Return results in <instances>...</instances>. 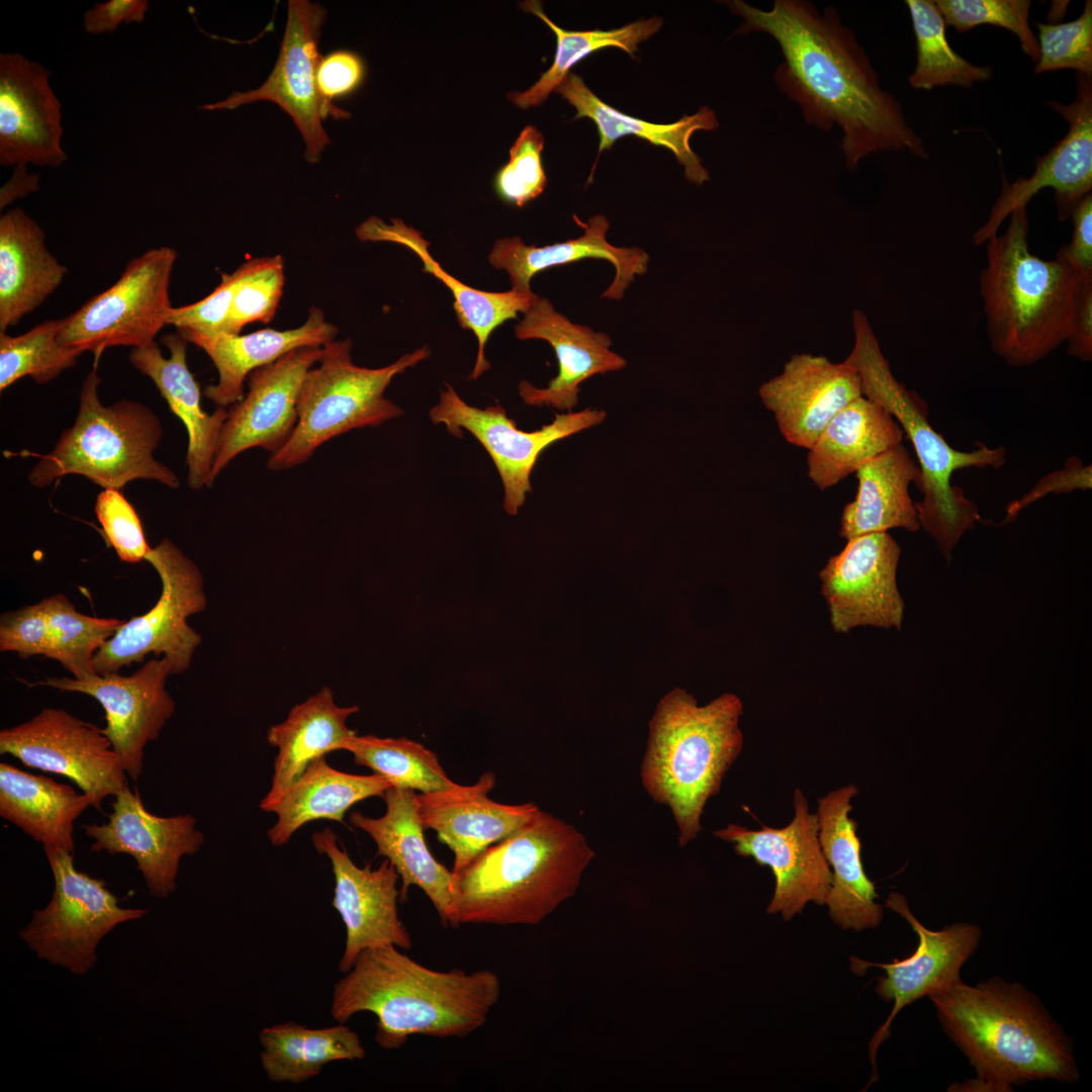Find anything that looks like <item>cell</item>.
<instances>
[{"instance_id": "obj_11", "label": "cell", "mask_w": 1092, "mask_h": 1092, "mask_svg": "<svg viewBox=\"0 0 1092 1092\" xmlns=\"http://www.w3.org/2000/svg\"><path fill=\"white\" fill-rule=\"evenodd\" d=\"M175 250L160 247L130 260L119 278L64 318L58 342L65 348L92 352L97 366L111 347L144 348L167 325L169 285Z\"/></svg>"}, {"instance_id": "obj_10", "label": "cell", "mask_w": 1092, "mask_h": 1092, "mask_svg": "<svg viewBox=\"0 0 1092 1092\" xmlns=\"http://www.w3.org/2000/svg\"><path fill=\"white\" fill-rule=\"evenodd\" d=\"M55 880L49 904L34 910L20 938L38 959L84 975L97 960L100 940L118 924L143 918L149 909L123 908L100 879L79 872L73 854L43 845Z\"/></svg>"}, {"instance_id": "obj_39", "label": "cell", "mask_w": 1092, "mask_h": 1092, "mask_svg": "<svg viewBox=\"0 0 1092 1092\" xmlns=\"http://www.w3.org/2000/svg\"><path fill=\"white\" fill-rule=\"evenodd\" d=\"M392 784L380 775H353L331 766L326 757L312 761L265 812L276 815L267 836L275 846L285 844L303 825L316 820L344 823L358 802L381 797Z\"/></svg>"}, {"instance_id": "obj_27", "label": "cell", "mask_w": 1092, "mask_h": 1092, "mask_svg": "<svg viewBox=\"0 0 1092 1092\" xmlns=\"http://www.w3.org/2000/svg\"><path fill=\"white\" fill-rule=\"evenodd\" d=\"M415 790L391 786L382 796L386 810L378 817L351 812L349 822L374 841L377 856L395 868L401 879L400 902L417 886L430 899L444 927H454L453 872L431 853L425 838Z\"/></svg>"}, {"instance_id": "obj_37", "label": "cell", "mask_w": 1092, "mask_h": 1092, "mask_svg": "<svg viewBox=\"0 0 1092 1092\" xmlns=\"http://www.w3.org/2000/svg\"><path fill=\"white\" fill-rule=\"evenodd\" d=\"M857 491L845 505L840 536L846 540L902 528L920 529L915 503L909 493L920 470L904 445L898 444L861 464L855 471Z\"/></svg>"}, {"instance_id": "obj_8", "label": "cell", "mask_w": 1092, "mask_h": 1092, "mask_svg": "<svg viewBox=\"0 0 1092 1092\" xmlns=\"http://www.w3.org/2000/svg\"><path fill=\"white\" fill-rule=\"evenodd\" d=\"M100 382L94 365L83 381L74 425L51 452L38 455L29 482L46 487L65 475L78 474L104 489H119L134 479L179 487L178 476L153 455L163 435L159 417L133 400L104 405L98 396Z\"/></svg>"}, {"instance_id": "obj_50", "label": "cell", "mask_w": 1092, "mask_h": 1092, "mask_svg": "<svg viewBox=\"0 0 1092 1092\" xmlns=\"http://www.w3.org/2000/svg\"><path fill=\"white\" fill-rule=\"evenodd\" d=\"M543 147V134L536 127L528 125L521 131L510 150L509 162L495 177V190L503 200L522 207L544 191Z\"/></svg>"}, {"instance_id": "obj_42", "label": "cell", "mask_w": 1092, "mask_h": 1092, "mask_svg": "<svg viewBox=\"0 0 1092 1092\" xmlns=\"http://www.w3.org/2000/svg\"><path fill=\"white\" fill-rule=\"evenodd\" d=\"M521 7L546 23L556 37V52L551 67L528 90L508 95L514 104L523 109L542 104L570 69L588 55L605 48H618L633 56L638 44L650 38L663 24L661 18L652 17L609 30H565L543 12L540 2L526 1Z\"/></svg>"}, {"instance_id": "obj_20", "label": "cell", "mask_w": 1092, "mask_h": 1092, "mask_svg": "<svg viewBox=\"0 0 1092 1092\" xmlns=\"http://www.w3.org/2000/svg\"><path fill=\"white\" fill-rule=\"evenodd\" d=\"M323 354L320 346L298 348L250 373L248 392L228 410L208 486L246 450L259 447L271 455L284 447L297 424L304 377Z\"/></svg>"}, {"instance_id": "obj_23", "label": "cell", "mask_w": 1092, "mask_h": 1092, "mask_svg": "<svg viewBox=\"0 0 1092 1092\" xmlns=\"http://www.w3.org/2000/svg\"><path fill=\"white\" fill-rule=\"evenodd\" d=\"M108 819L103 824L82 825L85 835L94 840L90 850L132 856L150 894L160 899L175 892L181 858L197 852L204 842L194 816H156L128 786L114 796Z\"/></svg>"}, {"instance_id": "obj_58", "label": "cell", "mask_w": 1092, "mask_h": 1092, "mask_svg": "<svg viewBox=\"0 0 1092 1092\" xmlns=\"http://www.w3.org/2000/svg\"><path fill=\"white\" fill-rule=\"evenodd\" d=\"M1067 352L1083 362L1092 359V276L1086 278L1076 307Z\"/></svg>"}, {"instance_id": "obj_41", "label": "cell", "mask_w": 1092, "mask_h": 1092, "mask_svg": "<svg viewBox=\"0 0 1092 1092\" xmlns=\"http://www.w3.org/2000/svg\"><path fill=\"white\" fill-rule=\"evenodd\" d=\"M259 1041L263 1070L277 1083L298 1084L331 1062L362 1060L366 1055L358 1033L344 1023L325 1028L279 1023L262 1029Z\"/></svg>"}, {"instance_id": "obj_33", "label": "cell", "mask_w": 1092, "mask_h": 1092, "mask_svg": "<svg viewBox=\"0 0 1092 1092\" xmlns=\"http://www.w3.org/2000/svg\"><path fill=\"white\" fill-rule=\"evenodd\" d=\"M356 236L362 242H390L410 249L423 262V271L434 275L452 292L459 325L470 330L477 339V356L470 379L476 380L490 368L485 358V346L494 330L509 320L518 318L519 312L525 313L538 297L533 291L512 288L491 292L464 284L440 266L429 252L430 243L401 219L391 218L390 223H385L381 218L371 216L357 226Z\"/></svg>"}, {"instance_id": "obj_35", "label": "cell", "mask_w": 1092, "mask_h": 1092, "mask_svg": "<svg viewBox=\"0 0 1092 1092\" xmlns=\"http://www.w3.org/2000/svg\"><path fill=\"white\" fill-rule=\"evenodd\" d=\"M360 711L358 706L341 707L334 693L324 687L315 695L295 705L281 723L267 732L269 745L277 749L271 787L260 802L265 811L314 760L329 752L344 750L357 734L347 719Z\"/></svg>"}, {"instance_id": "obj_25", "label": "cell", "mask_w": 1092, "mask_h": 1092, "mask_svg": "<svg viewBox=\"0 0 1092 1092\" xmlns=\"http://www.w3.org/2000/svg\"><path fill=\"white\" fill-rule=\"evenodd\" d=\"M758 395L786 441L809 450L831 419L862 392L858 374L846 361L801 353L763 382Z\"/></svg>"}, {"instance_id": "obj_15", "label": "cell", "mask_w": 1092, "mask_h": 1092, "mask_svg": "<svg viewBox=\"0 0 1092 1092\" xmlns=\"http://www.w3.org/2000/svg\"><path fill=\"white\" fill-rule=\"evenodd\" d=\"M429 416L433 423L444 424L453 436L461 437L462 430H467L482 445L500 476L504 509L515 516L532 490L530 476L541 453L556 441L603 423L607 414L596 408L555 414L550 424L526 432L517 427L502 405L472 406L447 385Z\"/></svg>"}, {"instance_id": "obj_54", "label": "cell", "mask_w": 1092, "mask_h": 1092, "mask_svg": "<svg viewBox=\"0 0 1092 1092\" xmlns=\"http://www.w3.org/2000/svg\"><path fill=\"white\" fill-rule=\"evenodd\" d=\"M364 78V64L352 52L339 50L322 58L316 84L321 95L332 101L353 92Z\"/></svg>"}, {"instance_id": "obj_29", "label": "cell", "mask_w": 1092, "mask_h": 1092, "mask_svg": "<svg viewBox=\"0 0 1092 1092\" xmlns=\"http://www.w3.org/2000/svg\"><path fill=\"white\" fill-rule=\"evenodd\" d=\"M858 794L847 785L818 798L816 816L823 854L832 868V883L825 904L834 922L844 929L877 927L883 907L876 902L875 884L868 878L861 860L857 823L849 816L851 800Z\"/></svg>"}, {"instance_id": "obj_12", "label": "cell", "mask_w": 1092, "mask_h": 1092, "mask_svg": "<svg viewBox=\"0 0 1092 1092\" xmlns=\"http://www.w3.org/2000/svg\"><path fill=\"white\" fill-rule=\"evenodd\" d=\"M145 560L161 578V596L149 612L124 622L101 645L92 662L94 673L117 672L143 662L149 653L163 654L173 674L181 673L190 666L201 643L200 634L187 623L188 617L207 606L198 566L168 538L151 548Z\"/></svg>"}, {"instance_id": "obj_45", "label": "cell", "mask_w": 1092, "mask_h": 1092, "mask_svg": "<svg viewBox=\"0 0 1092 1092\" xmlns=\"http://www.w3.org/2000/svg\"><path fill=\"white\" fill-rule=\"evenodd\" d=\"M42 600L49 619L52 659L59 661L75 678L93 674L96 652L125 621L84 615L62 594Z\"/></svg>"}, {"instance_id": "obj_22", "label": "cell", "mask_w": 1092, "mask_h": 1092, "mask_svg": "<svg viewBox=\"0 0 1092 1092\" xmlns=\"http://www.w3.org/2000/svg\"><path fill=\"white\" fill-rule=\"evenodd\" d=\"M886 907L905 918L918 936L914 952L892 963H870L851 958V970L862 975L867 968L879 967L885 975L878 979L877 994L886 1002H893V1009L884 1024L874 1034L870 1043V1058L876 1071V1054L881 1042L890 1035V1026L896 1015L908 1004L941 991L961 980V969L976 951L982 931L979 926L960 922L939 930L923 926L910 911L905 897L892 892Z\"/></svg>"}, {"instance_id": "obj_18", "label": "cell", "mask_w": 1092, "mask_h": 1092, "mask_svg": "<svg viewBox=\"0 0 1092 1092\" xmlns=\"http://www.w3.org/2000/svg\"><path fill=\"white\" fill-rule=\"evenodd\" d=\"M901 548L887 532L847 540L819 572L835 632L860 626L901 629L904 602L897 586Z\"/></svg>"}, {"instance_id": "obj_36", "label": "cell", "mask_w": 1092, "mask_h": 1092, "mask_svg": "<svg viewBox=\"0 0 1092 1092\" xmlns=\"http://www.w3.org/2000/svg\"><path fill=\"white\" fill-rule=\"evenodd\" d=\"M555 92L576 109L574 118L586 117L595 122L600 138L598 156L603 151L610 150L620 138L635 135L672 152L684 167L689 182L702 185L710 180L709 171L692 150L690 140L698 130H713L718 127L717 117L711 108L704 106L695 114L662 124L636 118L612 107L600 99L579 76L572 73L564 78Z\"/></svg>"}, {"instance_id": "obj_19", "label": "cell", "mask_w": 1092, "mask_h": 1092, "mask_svg": "<svg viewBox=\"0 0 1092 1092\" xmlns=\"http://www.w3.org/2000/svg\"><path fill=\"white\" fill-rule=\"evenodd\" d=\"M311 840L317 852L331 861L335 880L332 905L346 930L339 971H349L368 948L394 945L411 949L412 935L398 915L399 875L389 860L385 858L375 869L370 864L358 867L329 828L314 832Z\"/></svg>"}, {"instance_id": "obj_44", "label": "cell", "mask_w": 1092, "mask_h": 1092, "mask_svg": "<svg viewBox=\"0 0 1092 1092\" xmlns=\"http://www.w3.org/2000/svg\"><path fill=\"white\" fill-rule=\"evenodd\" d=\"M344 750L353 754L356 764L371 768L395 787L434 793L458 786L447 776L435 752L405 737L356 734Z\"/></svg>"}, {"instance_id": "obj_51", "label": "cell", "mask_w": 1092, "mask_h": 1092, "mask_svg": "<svg viewBox=\"0 0 1092 1092\" xmlns=\"http://www.w3.org/2000/svg\"><path fill=\"white\" fill-rule=\"evenodd\" d=\"M95 513L120 560L128 563L145 560L151 547L135 510L119 489H103L96 498Z\"/></svg>"}, {"instance_id": "obj_40", "label": "cell", "mask_w": 1092, "mask_h": 1092, "mask_svg": "<svg viewBox=\"0 0 1092 1092\" xmlns=\"http://www.w3.org/2000/svg\"><path fill=\"white\" fill-rule=\"evenodd\" d=\"M91 797L51 778L0 763V815L43 845L74 850L75 820Z\"/></svg>"}, {"instance_id": "obj_9", "label": "cell", "mask_w": 1092, "mask_h": 1092, "mask_svg": "<svg viewBox=\"0 0 1092 1092\" xmlns=\"http://www.w3.org/2000/svg\"><path fill=\"white\" fill-rule=\"evenodd\" d=\"M317 366L311 367L297 399V424L288 442L271 454L267 467L273 471L306 462L326 442L351 430L378 427L403 415L384 391L397 375L427 359V346L406 353L381 368L356 365L350 339L323 346Z\"/></svg>"}, {"instance_id": "obj_21", "label": "cell", "mask_w": 1092, "mask_h": 1092, "mask_svg": "<svg viewBox=\"0 0 1092 1092\" xmlns=\"http://www.w3.org/2000/svg\"><path fill=\"white\" fill-rule=\"evenodd\" d=\"M1076 89V99L1071 104L1055 100L1046 102L1068 121L1067 134L1036 160L1031 176L1019 177L1012 183L1004 182L987 220L973 235L975 245H985L998 234L1007 216L1015 209L1027 206L1043 188L1054 190L1057 215L1061 220L1070 218L1076 205L1091 193L1092 75L1077 73Z\"/></svg>"}, {"instance_id": "obj_55", "label": "cell", "mask_w": 1092, "mask_h": 1092, "mask_svg": "<svg viewBox=\"0 0 1092 1092\" xmlns=\"http://www.w3.org/2000/svg\"><path fill=\"white\" fill-rule=\"evenodd\" d=\"M1091 466H1084L1075 457L1070 458L1065 468L1054 471L1041 478L1034 487L1021 498L1007 508L1006 521L1012 520L1024 507L1049 493H1065L1075 489H1090L1092 486Z\"/></svg>"}, {"instance_id": "obj_3", "label": "cell", "mask_w": 1092, "mask_h": 1092, "mask_svg": "<svg viewBox=\"0 0 1092 1092\" xmlns=\"http://www.w3.org/2000/svg\"><path fill=\"white\" fill-rule=\"evenodd\" d=\"M928 997L977 1072L953 1090L1006 1092L1034 1080L1079 1078L1071 1040L1021 984L996 977L975 986L959 980Z\"/></svg>"}, {"instance_id": "obj_38", "label": "cell", "mask_w": 1092, "mask_h": 1092, "mask_svg": "<svg viewBox=\"0 0 1092 1092\" xmlns=\"http://www.w3.org/2000/svg\"><path fill=\"white\" fill-rule=\"evenodd\" d=\"M903 437L902 428L884 407L859 396L831 419L809 449L808 476L818 488L827 489L901 444Z\"/></svg>"}, {"instance_id": "obj_16", "label": "cell", "mask_w": 1092, "mask_h": 1092, "mask_svg": "<svg viewBox=\"0 0 1092 1092\" xmlns=\"http://www.w3.org/2000/svg\"><path fill=\"white\" fill-rule=\"evenodd\" d=\"M794 817L782 827L762 825L758 830L729 823L714 836L731 843L734 851L752 857L758 866L768 867L776 879L767 913H782L790 920L801 913L808 902L825 904L831 888L832 873L818 838L816 813H810L801 789L793 797Z\"/></svg>"}, {"instance_id": "obj_47", "label": "cell", "mask_w": 1092, "mask_h": 1092, "mask_svg": "<svg viewBox=\"0 0 1092 1092\" xmlns=\"http://www.w3.org/2000/svg\"><path fill=\"white\" fill-rule=\"evenodd\" d=\"M235 272L237 286L229 335H240L242 329L252 323L271 322L285 282L284 260L281 255L253 258Z\"/></svg>"}, {"instance_id": "obj_53", "label": "cell", "mask_w": 1092, "mask_h": 1092, "mask_svg": "<svg viewBox=\"0 0 1092 1092\" xmlns=\"http://www.w3.org/2000/svg\"><path fill=\"white\" fill-rule=\"evenodd\" d=\"M0 650L16 652L21 658L41 655L52 658V641L43 600L0 617Z\"/></svg>"}, {"instance_id": "obj_48", "label": "cell", "mask_w": 1092, "mask_h": 1092, "mask_svg": "<svg viewBox=\"0 0 1092 1092\" xmlns=\"http://www.w3.org/2000/svg\"><path fill=\"white\" fill-rule=\"evenodd\" d=\"M946 24L966 32L981 24H992L1013 32L1021 50L1033 62L1039 56L1038 42L1029 25V0H935Z\"/></svg>"}, {"instance_id": "obj_6", "label": "cell", "mask_w": 1092, "mask_h": 1092, "mask_svg": "<svg viewBox=\"0 0 1092 1092\" xmlns=\"http://www.w3.org/2000/svg\"><path fill=\"white\" fill-rule=\"evenodd\" d=\"M742 714L743 703L734 694H722L700 706L680 688L667 693L655 708L640 778L652 800L672 813L680 847L701 832L707 802L719 793L742 751Z\"/></svg>"}, {"instance_id": "obj_34", "label": "cell", "mask_w": 1092, "mask_h": 1092, "mask_svg": "<svg viewBox=\"0 0 1092 1092\" xmlns=\"http://www.w3.org/2000/svg\"><path fill=\"white\" fill-rule=\"evenodd\" d=\"M68 269L49 251L41 228L22 208L0 217V333L40 306Z\"/></svg>"}, {"instance_id": "obj_31", "label": "cell", "mask_w": 1092, "mask_h": 1092, "mask_svg": "<svg viewBox=\"0 0 1092 1092\" xmlns=\"http://www.w3.org/2000/svg\"><path fill=\"white\" fill-rule=\"evenodd\" d=\"M573 218L584 229L583 235L562 243L537 247L526 245L521 238L497 240L488 254L489 263L505 270L512 288L532 291L531 279L538 273L555 266H562L584 259H602L615 268V277L602 297L619 300L636 276L648 270L649 256L637 247H616L607 240L609 220L602 214L594 215L586 223Z\"/></svg>"}, {"instance_id": "obj_49", "label": "cell", "mask_w": 1092, "mask_h": 1092, "mask_svg": "<svg viewBox=\"0 0 1092 1092\" xmlns=\"http://www.w3.org/2000/svg\"><path fill=\"white\" fill-rule=\"evenodd\" d=\"M1039 56L1034 72L1076 70L1092 75V2H1085L1077 19L1065 23H1036Z\"/></svg>"}, {"instance_id": "obj_57", "label": "cell", "mask_w": 1092, "mask_h": 1092, "mask_svg": "<svg viewBox=\"0 0 1092 1092\" xmlns=\"http://www.w3.org/2000/svg\"><path fill=\"white\" fill-rule=\"evenodd\" d=\"M150 3L147 0H109L96 3L83 16L84 28L92 34L114 31L120 23H142Z\"/></svg>"}, {"instance_id": "obj_30", "label": "cell", "mask_w": 1092, "mask_h": 1092, "mask_svg": "<svg viewBox=\"0 0 1092 1092\" xmlns=\"http://www.w3.org/2000/svg\"><path fill=\"white\" fill-rule=\"evenodd\" d=\"M162 343L169 349V358L154 343L132 349L129 361L152 379L172 413L184 424L188 434L187 484L199 490L208 486L228 410L217 407L212 414L202 410L200 386L187 366L188 342L180 334H169L162 338Z\"/></svg>"}, {"instance_id": "obj_14", "label": "cell", "mask_w": 1092, "mask_h": 1092, "mask_svg": "<svg viewBox=\"0 0 1092 1092\" xmlns=\"http://www.w3.org/2000/svg\"><path fill=\"white\" fill-rule=\"evenodd\" d=\"M0 753L70 779L97 810L102 811L106 797L128 786L122 761L102 729L64 709L44 708L30 720L2 729Z\"/></svg>"}, {"instance_id": "obj_26", "label": "cell", "mask_w": 1092, "mask_h": 1092, "mask_svg": "<svg viewBox=\"0 0 1092 1092\" xmlns=\"http://www.w3.org/2000/svg\"><path fill=\"white\" fill-rule=\"evenodd\" d=\"M515 334L519 340L547 342L558 362V374L546 387H536L527 380L519 383V395L528 405L571 412L578 402L580 383L626 366L625 358L610 349L612 341L607 334L572 323L545 297L535 299L515 326Z\"/></svg>"}, {"instance_id": "obj_46", "label": "cell", "mask_w": 1092, "mask_h": 1092, "mask_svg": "<svg viewBox=\"0 0 1092 1092\" xmlns=\"http://www.w3.org/2000/svg\"><path fill=\"white\" fill-rule=\"evenodd\" d=\"M63 325L64 318L48 320L22 335L0 333L1 391L27 375L48 383L76 364L82 353L58 342Z\"/></svg>"}, {"instance_id": "obj_5", "label": "cell", "mask_w": 1092, "mask_h": 1092, "mask_svg": "<svg viewBox=\"0 0 1092 1092\" xmlns=\"http://www.w3.org/2000/svg\"><path fill=\"white\" fill-rule=\"evenodd\" d=\"M1026 206L986 243L979 277L986 332L994 353L1013 367L1045 358L1066 343L1086 278L1063 258L1043 260L1028 246Z\"/></svg>"}, {"instance_id": "obj_28", "label": "cell", "mask_w": 1092, "mask_h": 1092, "mask_svg": "<svg viewBox=\"0 0 1092 1092\" xmlns=\"http://www.w3.org/2000/svg\"><path fill=\"white\" fill-rule=\"evenodd\" d=\"M494 785V774L485 771L473 785L417 795L424 829L434 830L454 853V874L521 828L540 809L533 802L509 805L491 800L488 793Z\"/></svg>"}, {"instance_id": "obj_59", "label": "cell", "mask_w": 1092, "mask_h": 1092, "mask_svg": "<svg viewBox=\"0 0 1092 1092\" xmlns=\"http://www.w3.org/2000/svg\"><path fill=\"white\" fill-rule=\"evenodd\" d=\"M38 183V175L28 174L26 167H15L12 177L1 188L0 209L2 210L11 202L36 191Z\"/></svg>"}, {"instance_id": "obj_17", "label": "cell", "mask_w": 1092, "mask_h": 1092, "mask_svg": "<svg viewBox=\"0 0 1092 1092\" xmlns=\"http://www.w3.org/2000/svg\"><path fill=\"white\" fill-rule=\"evenodd\" d=\"M168 658H154L130 675L117 672L93 673L82 678L49 677L30 687L44 686L61 692L91 696L105 711L102 729L119 755L126 775L138 781L144 767L146 745L160 736L175 713V703L166 690L172 675Z\"/></svg>"}, {"instance_id": "obj_24", "label": "cell", "mask_w": 1092, "mask_h": 1092, "mask_svg": "<svg viewBox=\"0 0 1092 1092\" xmlns=\"http://www.w3.org/2000/svg\"><path fill=\"white\" fill-rule=\"evenodd\" d=\"M61 103L49 71L19 54L0 55V164L59 167L63 151Z\"/></svg>"}, {"instance_id": "obj_2", "label": "cell", "mask_w": 1092, "mask_h": 1092, "mask_svg": "<svg viewBox=\"0 0 1092 1092\" xmlns=\"http://www.w3.org/2000/svg\"><path fill=\"white\" fill-rule=\"evenodd\" d=\"M335 983L331 1014L346 1023L360 1012L376 1017L375 1041L403 1046L412 1035L465 1037L482 1027L500 997L491 970L467 973L425 967L394 945L363 950Z\"/></svg>"}, {"instance_id": "obj_32", "label": "cell", "mask_w": 1092, "mask_h": 1092, "mask_svg": "<svg viewBox=\"0 0 1092 1092\" xmlns=\"http://www.w3.org/2000/svg\"><path fill=\"white\" fill-rule=\"evenodd\" d=\"M338 328L326 321L323 310L311 307L306 321L298 328L277 331L264 329L247 335L204 336L179 332L188 342L202 349L214 364L218 380L204 388V395L218 407H226L243 398L244 382L250 373L271 364L292 350L320 346L335 340Z\"/></svg>"}, {"instance_id": "obj_43", "label": "cell", "mask_w": 1092, "mask_h": 1092, "mask_svg": "<svg viewBox=\"0 0 1092 1092\" xmlns=\"http://www.w3.org/2000/svg\"><path fill=\"white\" fill-rule=\"evenodd\" d=\"M905 3L916 39V66L909 76L912 88L972 87L991 78L990 66H976L952 50L945 33L946 23L934 1L907 0Z\"/></svg>"}, {"instance_id": "obj_13", "label": "cell", "mask_w": 1092, "mask_h": 1092, "mask_svg": "<svg viewBox=\"0 0 1092 1092\" xmlns=\"http://www.w3.org/2000/svg\"><path fill=\"white\" fill-rule=\"evenodd\" d=\"M326 9L307 0H289L287 21L278 58L266 81L257 89L234 92L225 99L201 106L203 110H233L256 101L276 103L302 135L304 159L320 161L331 140L323 120L350 118L351 114L325 99L316 84L322 60L318 40Z\"/></svg>"}, {"instance_id": "obj_1", "label": "cell", "mask_w": 1092, "mask_h": 1092, "mask_svg": "<svg viewBox=\"0 0 1092 1092\" xmlns=\"http://www.w3.org/2000/svg\"><path fill=\"white\" fill-rule=\"evenodd\" d=\"M727 5L743 19L738 33L763 32L778 43L784 60L776 82L799 104L805 120L825 130L841 128V150L850 170L881 151L927 159L900 102L882 89L866 52L836 10L829 7L820 14L802 0H776L769 10L740 0Z\"/></svg>"}, {"instance_id": "obj_56", "label": "cell", "mask_w": 1092, "mask_h": 1092, "mask_svg": "<svg viewBox=\"0 0 1092 1092\" xmlns=\"http://www.w3.org/2000/svg\"><path fill=\"white\" fill-rule=\"evenodd\" d=\"M1073 235L1057 256L1083 275H1092V194L1086 195L1073 209Z\"/></svg>"}, {"instance_id": "obj_52", "label": "cell", "mask_w": 1092, "mask_h": 1092, "mask_svg": "<svg viewBox=\"0 0 1092 1092\" xmlns=\"http://www.w3.org/2000/svg\"><path fill=\"white\" fill-rule=\"evenodd\" d=\"M220 283L201 300L170 309L167 325L179 332H192L204 336L229 335V326L237 274L221 273Z\"/></svg>"}, {"instance_id": "obj_7", "label": "cell", "mask_w": 1092, "mask_h": 1092, "mask_svg": "<svg viewBox=\"0 0 1092 1092\" xmlns=\"http://www.w3.org/2000/svg\"><path fill=\"white\" fill-rule=\"evenodd\" d=\"M852 328L854 344L844 361L858 374L862 396L884 407L910 440L920 470L916 485L922 499L915 503L920 527L949 560L961 537L981 521L977 506L952 485L953 472L970 467L997 469L1006 462V450L985 444L968 452L953 449L929 424L925 402L893 375L862 311H853Z\"/></svg>"}, {"instance_id": "obj_4", "label": "cell", "mask_w": 1092, "mask_h": 1092, "mask_svg": "<svg viewBox=\"0 0 1092 1092\" xmlns=\"http://www.w3.org/2000/svg\"><path fill=\"white\" fill-rule=\"evenodd\" d=\"M595 855L573 825L539 809L453 873L454 927L540 924L575 895Z\"/></svg>"}]
</instances>
